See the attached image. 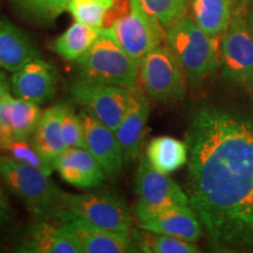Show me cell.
<instances>
[{"instance_id":"obj_1","label":"cell","mask_w":253,"mask_h":253,"mask_svg":"<svg viewBox=\"0 0 253 253\" xmlns=\"http://www.w3.org/2000/svg\"><path fill=\"white\" fill-rule=\"evenodd\" d=\"M190 207L214 251H253V123L197 110L185 135Z\"/></svg>"},{"instance_id":"obj_2","label":"cell","mask_w":253,"mask_h":253,"mask_svg":"<svg viewBox=\"0 0 253 253\" xmlns=\"http://www.w3.org/2000/svg\"><path fill=\"white\" fill-rule=\"evenodd\" d=\"M166 45L192 84H201L219 67L220 38L209 36L188 15L166 31Z\"/></svg>"},{"instance_id":"obj_3","label":"cell","mask_w":253,"mask_h":253,"mask_svg":"<svg viewBox=\"0 0 253 253\" xmlns=\"http://www.w3.org/2000/svg\"><path fill=\"white\" fill-rule=\"evenodd\" d=\"M80 80L113 84L126 89L138 86V65L116 41L108 28L77 61Z\"/></svg>"},{"instance_id":"obj_4","label":"cell","mask_w":253,"mask_h":253,"mask_svg":"<svg viewBox=\"0 0 253 253\" xmlns=\"http://www.w3.org/2000/svg\"><path fill=\"white\" fill-rule=\"evenodd\" d=\"M0 178L37 218L56 217L63 191L49 175L8 156H0Z\"/></svg>"},{"instance_id":"obj_5","label":"cell","mask_w":253,"mask_h":253,"mask_svg":"<svg viewBox=\"0 0 253 253\" xmlns=\"http://www.w3.org/2000/svg\"><path fill=\"white\" fill-rule=\"evenodd\" d=\"M72 217L119 233L132 232V217L125 201L109 192H62L55 219Z\"/></svg>"},{"instance_id":"obj_6","label":"cell","mask_w":253,"mask_h":253,"mask_svg":"<svg viewBox=\"0 0 253 253\" xmlns=\"http://www.w3.org/2000/svg\"><path fill=\"white\" fill-rule=\"evenodd\" d=\"M107 28L138 66L151 50L166 42V28L145 11L140 0H128Z\"/></svg>"},{"instance_id":"obj_7","label":"cell","mask_w":253,"mask_h":253,"mask_svg":"<svg viewBox=\"0 0 253 253\" xmlns=\"http://www.w3.org/2000/svg\"><path fill=\"white\" fill-rule=\"evenodd\" d=\"M219 67L225 81L253 89V36L246 14H233L221 36Z\"/></svg>"},{"instance_id":"obj_8","label":"cell","mask_w":253,"mask_h":253,"mask_svg":"<svg viewBox=\"0 0 253 253\" xmlns=\"http://www.w3.org/2000/svg\"><path fill=\"white\" fill-rule=\"evenodd\" d=\"M136 204L134 213L138 220L147 219L160 211L179 205H190L189 196L167 173L142 157L135 179Z\"/></svg>"},{"instance_id":"obj_9","label":"cell","mask_w":253,"mask_h":253,"mask_svg":"<svg viewBox=\"0 0 253 253\" xmlns=\"http://www.w3.org/2000/svg\"><path fill=\"white\" fill-rule=\"evenodd\" d=\"M138 84L153 99L161 102L185 97V74L167 45H161L138 66Z\"/></svg>"},{"instance_id":"obj_10","label":"cell","mask_w":253,"mask_h":253,"mask_svg":"<svg viewBox=\"0 0 253 253\" xmlns=\"http://www.w3.org/2000/svg\"><path fill=\"white\" fill-rule=\"evenodd\" d=\"M74 100L97 121L115 131L130 100V89L78 79L71 86Z\"/></svg>"},{"instance_id":"obj_11","label":"cell","mask_w":253,"mask_h":253,"mask_svg":"<svg viewBox=\"0 0 253 253\" xmlns=\"http://www.w3.org/2000/svg\"><path fill=\"white\" fill-rule=\"evenodd\" d=\"M150 114L149 101L143 90L135 87L130 89V100L121 123L115 134L121 145L125 164H131L141 153L144 142L148 119Z\"/></svg>"},{"instance_id":"obj_12","label":"cell","mask_w":253,"mask_h":253,"mask_svg":"<svg viewBox=\"0 0 253 253\" xmlns=\"http://www.w3.org/2000/svg\"><path fill=\"white\" fill-rule=\"evenodd\" d=\"M59 220L62 221L66 230L77 239L82 253H126L137 251L132 232H114L72 217H63Z\"/></svg>"},{"instance_id":"obj_13","label":"cell","mask_w":253,"mask_h":253,"mask_svg":"<svg viewBox=\"0 0 253 253\" xmlns=\"http://www.w3.org/2000/svg\"><path fill=\"white\" fill-rule=\"evenodd\" d=\"M9 82L17 97L43 104L54 97L58 74L50 63L37 58L14 72Z\"/></svg>"},{"instance_id":"obj_14","label":"cell","mask_w":253,"mask_h":253,"mask_svg":"<svg viewBox=\"0 0 253 253\" xmlns=\"http://www.w3.org/2000/svg\"><path fill=\"white\" fill-rule=\"evenodd\" d=\"M80 115L84 125V149L96 158L107 176L118 178L122 173L125 158L115 131L97 121L86 110L81 112Z\"/></svg>"},{"instance_id":"obj_15","label":"cell","mask_w":253,"mask_h":253,"mask_svg":"<svg viewBox=\"0 0 253 253\" xmlns=\"http://www.w3.org/2000/svg\"><path fill=\"white\" fill-rule=\"evenodd\" d=\"M138 229L148 232L197 242L203 236V225L190 205H179L160 211L147 219L138 220Z\"/></svg>"},{"instance_id":"obj_16","label":"cell","mask_w":253,"mask_h":253,"mask_svg":"<svg viewBox=\"0 0 253 253\" xmlns=\"http://www.w3.org/2000/svg\"><path fill=\"white\" fill-rule=\"evenodd\" d=\"M54 170L66 183L79 189L97 188L107 177L102 166L84 148H67L54 162Z\"/></svg>"},{"instance_id":"obj_17","label":"cell","mask_w":253,"mask_h":253,"mask_svg":"<svg viewBox=\"0 0 253 253\" xmlns=\"http://www.w3.org/2000/svg\"><path fill=\"white\" fill-rule=\"evenodd\" d=\"M18 252L25 253H82V250L65 225L56 226L48 219L32 224Z\"/></svg>"},{"instance_id":"obj_18","label":"cell","mask_w":253,"mask_h":253,"mask_svg":"<svg viewBox=\"0 0 253 253\" xmlns=\"http://www.w3.org/2000/svg\"><path fill=\"white\" fill-rule=\"evenodd\" d=\"M37 58L39 52L30 37L17 25L0 18V69L14 73Z\"/></svg>"},{"instance_id":"obj_19","label":"cell","mask_w":253,"mask_h":253,"mask_svg":"<svg viewBox=\"0 0 253 253\" xmlns=\"http://www.w3.org/2000/svg\"><path fill=\"white\" fill-rule=\"evenodd\" d=\"M42 116L40 104L8 94L0 103V122L13 137L30 138Z\"/></svg>"},{"instance_id":"obj_20","label":"cell","mask_w":253,"mask_h":253,"mask_svg":"<svg viewBox=\"0 0 253 253\" xmlns=\"http://www.w3.org/2000/svg\"><path fill=\"white\" fill-rule=\"evenodd\" d=\"M66 108L67 104L58 103L45 110L36 131L32 135V141L38 150L53 167L60 155L67 149L61 132V122Z\"/></svg>"},{"instance_id":"obj_21","label":"cell","mask_w":253,"mask_h":253,"mask_svg":"<svg viewBox=\"0 0 253 253\" xmlns=\"http://www.w3.org/2000/svg\"><path fill=\"white\" fill-rule=\"evenodd\" d=\"M145 157L155 169L169 175L188 164V145L171 136H158L149 142Z\"/></svg>"},{"instance_id":"obj_22","label":"cell","mask_w":253,"mask_h":253,"mask_svg":"<svg viewBox=\"0 0 253 253\" xmlns=\"http://www.w3.org/2000/svg\"><path fill=\"white\" fill-rule=\"evenodd\" d=\"M192 18L209 36L221 38L232 18L231 0H192Z\"/></svg>"},{"instance_id":"obj_23","label":"cell","mask_w":253,"mask_h":253,"mask_svg":"<svg viewBox=\"0 0 253 253\" xmlns=\"http://www.w3.org/2000/svg\"><path fill=\"white\" fill-rule=\"evenodd\" d=\"M101 32L102 28L91 27L75 21L53 41L52 48L62 59L67 61H77L90 48Z\"/></svg>"},{"instance_id":"obj_24","label":"cell","mask_w":253,"mask_h":253,"mask_svg":"<svg viewBox=\"0 0 253 253\" xmlns=\"http://www.w3.org/2000/svg\"><path fill=\"white\" fill-rule=\"evenodd\" d=\"M137 251L147 253H197L201 251L192 242L141 230L132 231Z\"/></svg>"},{"instance_id":"obj_25","label":"cell","mask_w":253,"mask_h":253,"mask_svg":"<svg viewBox=\"0 0 253 253\" xmlns=\"http://www.w3.org/2000/svg\"><path fill=\"white\" fill-rule=\"evenodd\" d=\"M114 5L115 0H69L67 11L78 23L103 28Z\"/></svg>"},{"instance_id":"obj_26","label":"cell","mask_w":253,"mask_h":253,"mask_svg":"<svg viewBox=\"0 0 253 253\" xmlns=\"http://www.w3.org/2000/svg\"><path fill=\"white\" fill-rule=\"evenodd\" d=\"M4 151L7 154L6 156L13 158L18 162L37 168V169L41 170V171L49 176L53 172V170H54L53 164H50L40 154V151L38 150L32 138H11V141L6 145Z\"/></svg>"},{"instance_id":"obj_27","label":"cell","mask_w":253,"mask_h":253,"mask_svg":"<svg viewBox=\"0 0 253 253\" xmlns=\"http://www.w3.org/2000/svg\"><path fill=\"white\" fill-rule=\"evenodd\" d=\"M24 17L40 23H49L67 9L69 0H12Z\"/></svg>"},{"instance_id":"obj_28","label":"cell","mask_w":253,"mask_h":253,"mask_svg":"<svg viewBox=\"0 0 253 253\" xmlns=\"http://www.w3.org/2000/svg\"><path fill=\"white\" fill-rule=\"evenodd\" d=\"M148 13L168 30L186 14L190 0H140Z\"/></svg>"},{"instance_id":"obj_29","label":"cell","mask_w":253,"mask_h":253,"mask_svg":"<svg viewBox=\"0 0 253 253\" xmlns=\"http://www.w3.org/2000/svg\"><path fill=\"white\" fill-rule=\"evenodd\" d=\"M62 140L67 148H84V125L80 114H75L67 106L61 122Z\"/></svg>"},{"instance_id":"obj_30","label":"cell","mask_w":253,"mask_h":253,"mask_svg":"<svg viewBox=\"0 0 253 253\" xmlns=\"http://www.w3.org/2000/svg\"><path fill=\"white\" fill-rule=\"evenodd\" d=\"M12 217H13V210L9 203V198L4 186L0 184V227L7 225Z\"/></svg>"},{"instance_id":"obj_31","label":"cell","mask_w":253,"mask_h":253,"mask_svg":"<svg viewBox=\"0 0 253 253\" xmlns=\"http://www.w3.org/2000/svg\"><path fill=\"white\" fill-rule=\"evenodd\" d=\"M253 0H231V7L233 14H246L248 9Z\"/></svg>"},{"instance_id":"obj_32","label":"cell","mask_w":253,"mask_h":253,"mask_svg":"<svg viewBox=\"0 0 253 253\" xmlns=\"http://www.w3.org/2000/svg\"><path fill=\"white\" fill-rule=\"evenodd\" d=\"M11 82L7 81L4 72L0 69V103L4 101L8 94H11Z\"/></svg>"},{"instance_id":"obj_33","label":"cell","mask_w":253,"mask_h":253,"mask_svg":"<svg viewBox=\"0 0 253 253\" xmlns=\"http://www.w3.org/2000/svg\"><path fill=\"white\" fill-rule=\"evenodd\" d=\"M11 138H13V136L11 135V132H9L7 129L1 125V122H0V151L5 150L6 145H7L8 142L11 141Z\"/></svg>"},{"instance_id":"obj_34","label":"cell","mask_w":253,"mask_h":253,"mask_svg":"<svg viewBox=\"0 0 253 253\" xmlns=\"http://www.w3.org/2000/svg\"><path fill=\"white\" fill-rule=\"evenodd\" d=\"M246 19H248L250 30H251V33L253 36V1L250 5L248 12H246Z\"/></svg>"}]
</instances>
